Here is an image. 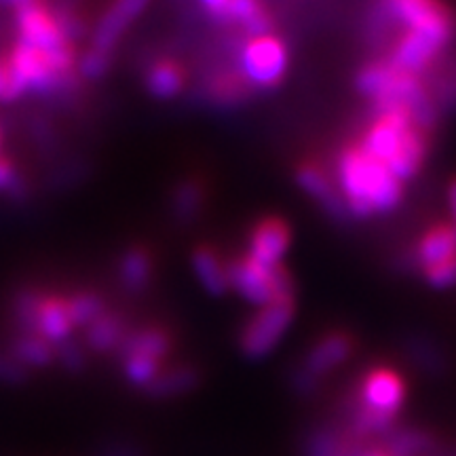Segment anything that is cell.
I'll return each mask as SVG.
<instances>
[{"instance_id":"1","label":"cell","mask_w":456,"mask_h":456,"mask_svg":"<svg viewBox=\"0 0 456 456\" xmlns=\"http://www.w3.org/2000/svg\"><path fill=\"white\" fill-rule=\"evenodd\" d=\"M332 175L351 218L368 220L391 214L406 197V182L359 146L357 140L342 142L334 155Z\"/></svg>"},{"instance_id":"2","label":"cell","mask_w":456,"mask_h":456,"mask_svg":"<svg viewBox=\"0 0 456 456\" xmlns=\"http://www.w3.org/2000/svg\"><path fill=\"white\" fill-rule=\"evenodd\" d=\"M431 135L403 108H380L370 110L357 142L399 180L408 182L425 167Z\"/></svg>"},{"instance_id":"3","label":"cell","mask_w":456,"mask_h":456,"mask_svg":"<svg viewBox=\"0 0 456 456\" xmlns=\"http://www.w3.org/2000/svg\"><path fill=\"white\" fill-rule=\"evenodd\" d=\"M355 89L366 98L372 110L380 108H403L425 131L437 129L440 110L420 77L399 70L385 55L372 57L355 72Z\"/></svg>"},{"instance_id":"4","label":"cell","mask_w":456,"mask_h":456,"mask_svg":"<svg viewBox=\"0 0 456 456\" xmlns=\"http://www.w3.org/2000/svg\"><path fill=\"white\" fill-rule=\"evenodd\" d=\"M393 30L420 34L446 51L456 38V15L444 0H379L368 38L372 45L387 47Z\"/></svg>"},{"instance_id":"5","label":"cell","mask_w":456,"mask_h":456,"mask_svg":"<svg viewBox=\"0 0 456 456\" xmlns=\"http://www.w3.org/2000/svg\"><path fill=\"white\" fill-rule=\"evenodd\" d=\"M408 397L406 376L391 363H374L359 376L351 402V425L355 436H385Z\"/></svg>"},{"instance_id":"6","label":"cell","mask_w":456,"mask_h":456,"mask_svg":"<svg viewBox=\"0 0 456 456\" xmlns=\"http://www.w3.org/2000/svg\"><path fill=\"white\" fill-rule=\"evenodd\" d=\"M228 285L249 305L266 306L271 302L296 300V281L285 265L266 266L248 254L226 258Z\"/></svg>"},{"instance_id":"7","label":"cell","mask_w":456,"mask_h":456,"mask_svg":"<svg viewBox=\"0 0 456 456\" xmlns=\"http://www.w3.org/2000/svg\"><path fill=\"white\" fill-rule=\"evenodd\" d=\"M235 51V61L252 85L254 94H269L283 85L289 68L288 43L275 32L254 38H241V47Z\"/></svg>"},{"instance_id":"8","label":"cell","mask_w":456,"mask_h":456,"mask_svg":"<svg viewBox=\"0 0 456 456\" xmlns=\"http://www.w3.org/2000/svg\"><path fill=\"white\" fill-rule=\"evenodd\" d=\"M357 338L355 334L345 328H332L323 332L313 345L306 349L302 357L300 366L294 370L292 385L296 391L309 395L319 387V380L342 363L349 362L353 353H355Z\"/></svg>"},{"instance_id":"9","label":"cell","mask_w":456,"mask_h":456,"mask_svg":"<svg viewBox=\"0 0 456 456\" xmlns=\"http://www.w3.org/2000/svg\"><path fill=\"white\" fill-rule=\"evenodd\" d=\"M15 32L20 43L43 51V53L51 55L53 60L61 61V64L77 68L74 45L61 32L53 15V9L45 4L43 0H37V3L15 11Z\"/></svg>"},{"instance_id":"10","label":"cell","mask_w":456,"mask_h":456,"mask_svg":"<svg viewBox=\"0 0 456 456\" xmlns=\"http://www.w3.org/2000/svg\"><path fill=\"white\" fill-rule=\"evenodd\" d=\"M294 315L296 300H281L258 306V311L239 330V351L254 362L271 355L292 326Z\"/></svg>"},{"instance_id":"11","label":"cell","mask_w":456,"mask_h":456,"mask_svg":"<svg viewBox=\"0 0 456 456\" xmlns=\"http://www.w3.org/2000/svg\"><path fill=\"white\" fill-rule=\"evenodd\" d=\"M294 180L300 191L305 192V195L309 197L330 220L338 222V224H345V222L351 220L332 171L323 167L322 163L315 161V159H302L294 169Z\"/></svg>"},{"instance_id":"12","label":"cell","mask_w":456,"mask_h":456,"mask_svg":"<svg viewBox=\"0 0 456 456\" xmlns=\"http://www.w3.org/2000/svg\"><path fill=\"white\" fill-rule=\"evenodd\" d=\"M289 243H292L289 222L283 216L266 214L249 226L245 254L258 260L260 265L277 266L283 265V256L288 254Z\"/></svg>"},{"instance_id":"13","label":"cell","mask_w":456,"mask_h":456,"mask_svg":"<svg viewBox=\"0 0 456 456\" xmlns=\"http://www.w3.org/2000/svg\"><path fill=\"white\" fill-rule=\"evenodd\" d=\"M201 94L205 102L222 110H235L254 98L252 85L248 83L235 60L226 66L209 68L201 83Z\"/></svg>"},{"instance_id":"14","label":"cell","mask_w":456,"mask_h":456,"mask_svg":"<svg viewBox=\"0 0 456 456\" xmlns=\"http://www.w3.org/2000/svg\"><path fill=\"white\" fill-rule=\"evenodd\" d=\"M148 4L151 0H112L91 32L89 47L114 55L117 45L127 34L131 24L144 13Z\"/></svg>"},{"instance_id":"15","label":"cell","mask_w":456,"mask_h":456,"mask_svg":"<svg viewBox=\"0 0 456 456\" xmlns=\"http://www.w3.org/2000/svg\"><path fill=\"white\" fill-rule=\"evenodd\" d=\"M456 258V226L452 222H433L416 239L408 260L412 269L425 273Z\"/></svg>"},{"instance_id":"16","label":"cell","mask_w":456,"mask_h":456,"mask_svg":"<svg viewBox=\"0 0 456 456\" xmlns=\"http://www.w3.org/2000/svg\"><path fill=\"white\" fill-rule=\"evenodd\" d=\"M74 332V323L68 313L64 296L41 294L37 306V319H34V334H38L49 345L60 346L70 340Z\"/></svg>"},{"instance_id":"17","label":"cell","mask_w":456,"mask_h":456,"mask_svg":"<svg viewBox=\"0 0 456 456\" xmlns=\"http://www.w3.org/2000/svg\"><path fill=\"white\" fill-rule=\"evenodd\" d=\"M142 81H144V87L152 98L169 102L178 98L182 91L186 89L188 70L175 57L161 55L146 66Z\"/></svg>"},{"instance_id":"18","label":"cell","mask_w":456,"mask_h":456,"mask_svg":"<svg viewBox=\"0 0 456 456\" xmlns=\"http://www.w3.org/2000/svg\"><path fill=\"white\" fill-rule=\"evenodd\" d=\"M191 266L195 273L197 281L209 296L228 294L231 285H228V269L226 258L220 254V249L212 243H199L191 252Z\"/></svg>"},{"instance_id":"19","label":"cell","mask_w":456,"mask_h":456,"mask_svg":"<svg viewBox=\"0 0 456 456\" xmlns=\"http://www.w3.org/2000/svg\"><path fill=\"white\" fill-rule=\"evenodd\" d=\"M222 24L235 28L239 38H254L273 32V15L265 0H232Z\"/></svg>"},{"instance_id":"20","label":"cell","mask_w":456,"mask_h":456,"mask_svg":"<svg viewBox=\"0 0 456 456\" xmlns=\"http://www.w3.org/2000/svg\"><path fill=\"white\" fill-rule=\"evenodd\" d=\"M155 277V256L146 245H131L118 258V283L131 294L144 292Z\"/></svg>"},{"instance_id":"21","label":"cell","mask_w":456,"mask_h":456,"mask_svg":"<svg viewBox=\"0 0 456 456\" xmlns=\"http://www.w3.org/2000/svg\"><path fill=\"white\" fill-rule=\"evenodd\" d=\"M208 203V184L201 175H186L174 186L169 197V212L178 224H191L201 216Z\"/></svg>"},{"instance_id":"22","label":"cell","mask_w":456,"mask_h":456,"mask_svg":"<svg viewBox=\"0 0 456 456\" xmlns=\"http://www.w3.org/2000/svg\"><path fill=\"white\" fill-rule=\"evenodd\" d=\"M174 346V336L163 326H142L125 336L118 355H142L163 363Z\"/></svg>"},{"instance_id":"23","label":"cell","mask_w":456,"mask_h":456,"mask_svg":"<svg viewBox=\"0 0 456 456\" xmlns=\"http://www.w3.org/2000/svg\"><path fill=\"white\" fill-rule=\"evenodd\" d=\"M440 114L456 110V55L437 61L423 78Z\"/></svg>"},{"instance_id":"24","label":"cell","mask_w":456,"mask_h":456,"mask_svg":"<svg viewBox=\"0 0 456 456\" xmlns=\"http://www.w3.org/2000/svg\"><path fill=\"white\" fill-rule=\"evenodd\" d=\"M127 334H129V330H127V323H125V319L110 311H106L104 315L95 319L91 326L85 328V338H87V345L98 353L118 351V346L123 345L125 336Z\"/></svg>"},{"instance_id":"25","label":"cell","mask_w":456,"mask_h":456,"mask_svg":"<svg viewBox=\"0 0 456 456\" xmlns=\"http://www.w3.org/2000/svg\"><path fill=\"white\" fill-rule=\"evenodd\" d=\"M201 380V374H199L197 368L192 366H174L169 370H161V374L152 380L151 385L146 387L148 395L167 399L175 395H184L186 391L195 389Z\"/></svg>"},{"instance_id":"26","label":"cell","mask_w":456,"mask_h":456,"mask_svg":"<svg viewBox=\"0 0 456 456\" xmlns=\"http://www.w3.org/2000/svg\"><path fill=\"white\" fill-rule=\"evenodd\" d=\"M436 446L431 433L416 427H406V429H391L385 433L383 448L389 456H423L425 452Z\"/></svg>"},{"instance_id":"27","label":"cell","mask_w":456,"mask_h":456,"mask_svg":"<svg viewBox=\"0 0 456 456\" xmlns=\"http://www.w3.org/2000/svg\"><path fill=\"white\" fill-rule=\"evenodd\" d=\"M11 357L24 368H45L55 359V346L38 334H21L15 340Z\"/></svg>"},{"instance_id":"28","label":"cell","mask_w":456,"mask_h":456,"mask_svg":"<svg viewBox=\"0 0 456 456\" xmlns=\"http://www.w3.org/2000/svg\"><path fill=\"white\" fill-rule=\"evenodd\" d=\"M66 305L74 323V330L91 326L95 319L106 313L104 298H102L100 294L89 292V289H85V292H74L72 296H68Z\"/></svg>"},{"instance_id":"29","label":"cell","mask_w":456,"mask_h":456,"mask_svg":"<svg viewBox=\"0 0 456 456\" xmlns=\"http://www.w3.org/2000/svg\"><path fill=\"white\" fill-rule=\"evenodd\" d=\"M406 351L416 366L427 370V372H442L444 363H446V357H444L440 349V342L429 338V336H408Z\"/></svg>"},{"instance_id":"30","label":"cell","mask_w":456,"mask_h":456,"mask_svg":"<svg viewBox=\"0 0 456 456\" xmlns=\"http://www.w3.org/2000/svg\"><path fill=\"white\" fill-rule=\"evenodd\" d=\"M362 450L351 446V444L338 440L332 431H317L309 442V456H359Z\"/></svg>"},{"instance_id":"31","label":"cell","mask_w":456,"mask_h":456,"mask_svg":"<svg viewBox=\"0 0 456 456\" xmlns=\"http://www.w3.org/2000/svg\"><path fill=\"white\" fill-rule=\"evenodd\" d=\"M112 61H114V55L102 53V51H95L89 47L77 60V70L83 78H87V81H98V78L106 77V74L110 72Z\"/></svg>"},{"instance_id":"32","label":"cell","mask_w":456,"mask_h":456,"mask_svg":"<svg viewBox=\"0 0 456 456\" xmlns=\"http://www.w3.org/2000/svg\"><path fill=\"white\" fill-rule=\"evenodd\" d=\"M21 95H26L24 85L15 77L7 55H0V104H9V102L20 100Z\"/></svg>"},{"instance_id":"33","label":"cell","mask_w":456,"mask_h":456,"mask_svg":"<svg viewBox=\"0 0 456 456\" xmlns=\"http://www.w3.org/2000/svg\"><path fill=\"white\" fill-rule=\"evenodd\" d=\"M55 357L60 359V363L70 372H81L85 368V353L77 342L68 340L64 345L55 346Z\"/></svg>"},{"instance_id":"34","label":"cell","mask_w":456,"mask_h":456,"mask_svg":"<svg viewBox=\"0 0 456 456\" xmlns=\"http://www.w3.org/2000/svg\"><path fill=\"white\" fill-rule=\"evenodd\" d=\"M26 380V368L11 355H0V383H21Z\"/></svg>"},{"instance_id":"35","label":"cell","mask_w":456,"mask_h":456,"mask_svg":"<svg viewBox=\"0 0 456 456\" xmlns=\"http://www.w3.org/2000/svg\"><path fill=\"white\" fill-rule=\"evenodd\" d=\"M232 0H199V4H201L205 15L212 17V20L218 21L222 24V17H224L228 4H231Z\"/></svg>"},{"instance_id":"36","label":"cell","mask_w":456,"mask_h":456,"mask_svg":"<svg viewBox=\"0 0 456 456\" xmlns=\"http://www.w3.org/2000/svg\"><path fill=\"white\" fill-rule=\"evenodd\" d=\"M446 199H448V208H450V216H452V224L456 226V175L448 182L446 188Z\"/></svg>"},{"instance_id":"37","label":"cell","mask_w":456,"mask_h":456,"mask_svg":"<svg viewBox=\"0 0 456 456\" xmlns=\"http://www.w3.org/2000/svg\"><path fill=\"white\" fill-rule=\"evenodd\" d=\"M32 3H37V0H0V4H3V7H9L13 11L28 7V4H32Z\"/></svg>"},{"instance_id":"38","label":"cell","mask_w":456,"mask_h":456,"mask_svg":"<svg viewBox=\"0 0 456 456\" xmlns=\"http://www.w3.org/2000/svg\"><path fill=\"white\" fill-rule=\"evenodd\" d=\"M359 456H389V454H387V450L383 446H376L372 450H362V454Z\"/></svg>"},{"instance_id":"39","label":"cell","mask_w":456,"mask_h":456,"mask_svg":"<svg viewBox=\"0 0 456 456\" xmlns=\"http://www.w3.org/2000/svg\"><path fill=\"white\" fill-rule=\"evenodd\" d=\"M0 144H3V134H0Z\"/></svg>"}]
</instances>
